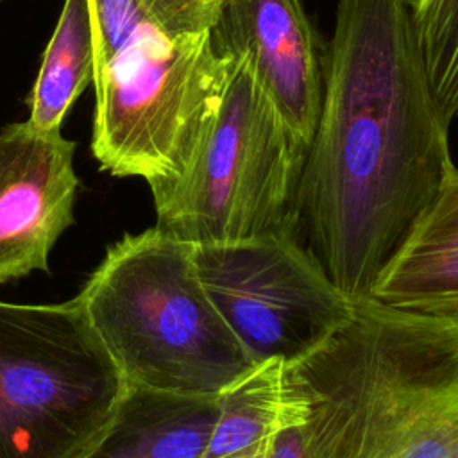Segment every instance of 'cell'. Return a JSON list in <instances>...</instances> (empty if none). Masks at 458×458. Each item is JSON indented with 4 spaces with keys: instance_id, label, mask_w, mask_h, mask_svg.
I'll use <instances>...</instances> for the list:
<instances>
[{
    "instance_id": "1",
    "label": "cell",
    "mask_w": 458,
    "mask_h": 458,
    "mask_svg": "<svg viewBox=\"0 0 458 458\" xmlns=\"http://www.w3.org/2000/svg\"><path fill=\"white\" fill-rule=\"evenodd\" d=\"M322 104L292 227L354 304L372 288L453 170L411 0H338Z\"/></svg>"
},
{
    "instance_id": "2",
    "label": "cell",
    "mask_w": 458,
    "mask_h": 458,
    "mask_svg": "<svg viewBox=\"0 0 458 458\" xmlns=\"http://www.w3.org/2000/svg\"><path fill=\"white\" fill-rule=\"evenodd\" d=\"M306 458H458V324L372 299L288 361Z\"/></svg>"
},
{
    "instance_id": "3",
    "label": "cell",
    "mask_w": 458,
    "mask_h": 458,
    "mask_svg": "<svg viewBox=\"0 0 458 458\" xmlns=\"http://www.w3.org/2000/svg\"><path fill=\"white\" fill-rule=\"evenodd\" d=\"M224 0H88L95 43L91 152L114 177L175 179L213 120L229 63L213 45Z\"/></svg>"
},
{
    "instance_id": "4",
    "label": "cell",
    "mask_w": 458,
    "mask_h": 458,
    "mask_svg": "<svg viewBox=\"0 0 458 458\" xmlns=\"http://www.w3.org/2000/svg\"><path fill=\"white\" fill-rule=\"evenodd\" d=\"M75 299L127 386L218 395L256 363L206 293L193 243L156 225L111 245Z\"/></svg>"
},
{
    "instance_id": "5",
    "label": "cell",
    "mask_w": 458,
    "mask_h": 458,
    "mask_svg": "<svg viewBox=\"0 0 458 458\" xmlns=\"http://www.w3.org/2000/svg\"><path fill=\"white\" fill-rule=\"evenodd\" d=\"M220 106L184 170L150 188L161 231L190 243L254 238L292 224L308 154L250 68L229 63Z\"/></svg>"
},
{
    "instance_id": "6",
    "label": "cell",
    "mask_w": 458,
    "mask_h": 458,
    "mask_svg": "<svg viewBox=\"0 0 458 458\" xmlns=\"http://www.w3.org/2000/svg\"><path fill=\"white\" fill-rule=\"evenodd\" d=\"M125 390L77 299L0 301V458H79Z\"/></svg>"
},
{
    "instance_id": "7",
    "label": "cell",
    "mask_w": 458,
    "mask_h": 458,
    "mask_svg": "<svg viewBox=\"0 0 458 458\" xmlns=\"http://www.w3.org/2000/svg\"><path fill=\"white\" fill-rule=\"evenodd\" d=\"M199 279L254 361H293L344 326L354 302L329 279L292 224L233 240L193 243Z\"/></svg>"
},
{
    "instance_id": "8",
    "label": "cell",
    "mask_w": 458,
    "mask_h": 458,
    "mask_svg": "<svg viewBox=\"0 0 458 458\" xmlns=\"http://www.w3.org/2000/svg\"><path fill=\"white\" fill-rule=\"evenodd\" d=\"M75 143L27 120L0 131V283L48 270V256L73 222Z\"/></svg>"
},
{
    "instance_id": "9",
    "label": "cell",
    "mask_w": 458,
    "mask_h": 458,
    "mask_svg": "<svg viewBox=\"0 0 458 458\" xmlns=\"http://www.w3.org/2000/svg\"><path fill=\"white\" fill-rule=\"evenodd\" d=\"M216 54L250 68L283 122L311 141L322 104V54L301 0H224Z\"/></svg>"
},
{
    "instance_id": "10",
    "label": "cell",
    "mask_w": 458,
    "mask_h": 458,
    "mask_svg": "<svg viewBox=\"0 0 458 458\" xmlns=\"http://www.w3.org/2000/svg\"><path fill=\"white\" fill-rule=\"evenodd\" d=\"M370 299L388 308L458 324L456 166L377 277Z\"/></svg>"
},
{
    "instance_id": "11",
    "label": "cell",
    "mask_w": 458,
    "mask_h": 458,
    "mask_svg": "<svg viewBox=\"0 0 458 458\" xmlns=\"http://www.w3.org/2000/svg\"><path fill=\"white\" fill-rule=\"evenodd\" d=\"M216 411V395L127 386L111 422L79 458H202Z\"/></svg>"
},
{
    "instance_id": "12",
    "label": "cell",
    "mask_w": 458,
    "mask_h": 458,
    "mask_svg": "<svg viewBox=\"0 0 458 458\" xmlns=\"http://www.w3.org/2000/svg\"><path fill=\"white\" fill-rule=\"evenodd\" d=\"M216 420L202 458L242 453L283 428L301 424L302 404L292 388L288 361L252 363L216 395Z\"/></svg>"
},
{
    "instance_id": "13",
    "label": "cell",
    "mask_w": 458,
    "mask_h": 458,
    "mask_svg": "<svg viewBox=\"0 0 458 458\" xmlns=\"http://www.w3.org/2000/svg\"><path fill=\"white\" fill-rule=\"evenodd\" d=\"M93 72L95 43L88 0H64L41 55L27 122L39 131H61L68 111L93 82Z\"/></svg>"
},
{
    "instance_id": "14",
    "label": "cell",
    "mask_w": 458,
    "mask_h": 458,
    "mask_svg": "<svg viewBox=\"0 0 458 458\" xmlns=\"http://www.w3.org/2000/svg\"><path fill=\"white\" fill-rule=\"evenodd\" d=\"M411 18L431 95L451 123L458 116V0H411Z\"/></svg>"
},
{
    "instance_id": "15",
    "label": "cell",
    "mask_w": 458,
    "mask_h": 458,
    "mask_svg": "<svg viewBox=\"0 0 458 458\" xmlns=\"http://www.w3.org/2000/svg\"><path fill=\"white\" fill-rule=\"evenodd\" d=\"M267 458H306L299 424L283 428L274 435Z\"/></svg>"
},
{
    "instance_id": "16",
    "label": "cell",
    "mask_w": 458,
    "mask_h": 458,
    "mask_svg": "<svg viewBox=\"0 0 458 458\" xmlns=\"http://www.w3.org/2000/svg\"><path fill=\"white\" fill-rule=\"evenodd\" d=\"M272 438H265L263 442L242 451V453H236V454H231V456H225V458H267L268 456V449H270V444H272Z\"/></svg>"
}]
</instances>
